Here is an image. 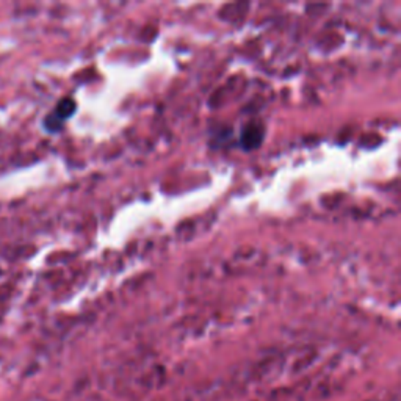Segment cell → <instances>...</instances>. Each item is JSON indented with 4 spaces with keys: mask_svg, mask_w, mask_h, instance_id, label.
I'll return each instance as SVG.
<instances>
[{
    "mask_svg": "<svg viewBox=\"0 0 401 401\" xmlns=\"http://www.w3.org/2000/svg\"><path fill=\"white\" fill-rule=\"evenodd\" d=\"M74 110H75V104L73 102V99L62 100V102L57 105V109H55L54 113L46 118V127L49 129V131H52V132L58 131V129L62 127L63 121L68 120V118L73 115Z\"/></svg>",
    "mask_w": 401,
    "mask_h": 401,
    "instance_id": "obj_1",
    "label": "cell"
}]
</instances>
